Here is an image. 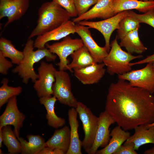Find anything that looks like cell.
I'll list each match as a JSON object with an SVG mask.
<instances>
[{
	"instance_id": "1",
	"label": "cell",
	"mask_w": 154,
	"mask_h": 154,
	"mask_svg": "<svg viewBox=\"0 0 154 154\" xmlns=\"http://www.w3.org/2000/svg\"><path fill=\"white\" fill-rule=\"evenodd\" d=\"M105 110L124 130L134 129L154 122V96L118 79L109 87Z\"/></svg>"
},
{
	"instance_id": "2",
	"label": "cell",
	"mask_w": 154,
	"mask_h": 154,
	"mask_svg": "<svg viewBox=\"0 0 154 154\" xmlns=\"http://www.w3.org/2000/svg\"><path fill=\"white\" fill-rule=\"evenodd\" d=\"M38 15L37 25L28 39L56 28L69 21L71 17L65 9L52 1L43 3L38 10Z\"/></svg>"
},
{
	"instance_id": "3",
	"label": "cell",
	"mask_w": 154,
	"mask_h": 154,
	"mask_svg": "<svg viewBox=\"0 0 154 154\" xmlns=\"http://www.w3.org/2000/svg\"><path fill=\"white\" fill-rule=\"evenodd\" d=\"M34 41L31 39L27 40L23 52V58L20 63L12 70L22 79V82L27 84L31 79L34 83L38 78L35 71L34 64L45 58L48 61H54L57 56L51 53L46 47L34 50Z\"/></svg>"
},
{
	"instance_id": "4",
	"label": "cell",
	"mask_w": 154,
	"mask_h": 154,
	"mask_svg": "<svg viewBox=\"0 0 154 154\" xmlns=\"http://www.w3.org/2000/svg\"><path fill=\"white\" fill-rule=\"evenodd\" d=\"M117 39L116 37L112 42L111 48L103 62L106 67V71L111 76L121 75L129 72L132 70L129 65L130 62L143 57L141 55L134 56L122 50Z\"/></svg>"
},
{
	"instance_id": "5",
	"label": "cell",
	"mask_w": 154,
	"mask_h": 154,
	"mask_svg": "<svg viewBox=\"0 0 154 154\" xmlns=\"http://www.w3.org/2000/svg\"><path fill=\"white\" fill-rule=\"evenodd\" d=\"M81 121L84 133L82 146L87 153L92 146L99 125V117L82 102H78L75 108Z\"/></svg>"
},
{
	"instance_id": "6",
	"label": "cell",
	"mask_w": 154,
	"mask_h": 154,
	"mask_svg": "<svg viewBox=\"0 0 154 154\" xmlns=\"http://www.w3.org/2000/svg\"><path fill=\"white\" fill-rule=\"evenodd\" d=\"M55 76V81L52 87V95L60 103L76 108L78 102L72 92L69 74L65 70H56Z\"/></svg>"
},
{
	"instance_id": "7",
	"label": "cell",
	"mask_w": 154,
	"mask_h": 154,
	"mask_svg": "<svg viewBox=\"0 0 154 154\" xmlns=\"http://www.w3.org/2000/svg\"><path fill=\"white\" fill-rule=\"evenodd\" d=\"M118 78L127 81L132 86L143 89L152 94L154 93V70L152 63H147L141 69L131 70L118 75Z\"/></svg>"
},
{
	"instance_id": "8",
	"label": "cell",
	"mask_w": 154,
	"mask_h": 154,
	"mask_svg": "<svg viewBox=\"0 0 154 154\" xmlns=\"http://www.w3.org/2000/svg\"><path fill=\"white\" fill-rule=\"evenodd\" d=\"M84 45L81 39H73L69 36L60 42L51 44L47 43L46 45V47L51 53L58 56L59 62L56 64L59 70H68V56Z\"/></svg>"
},
{
	"instance_id": "9",
	"label": "cell",
	"mask_w": 154,
	"mask_h": 154,
	"mask_svg": "<svg viewBox=\"0 0 154 154\" xmlns=\"http://www.w3.org/2000/svg\"><path fill=\"white\" fill-rule=\"evenodd\" d=\"M56 69L51 63L42 61L38 69V78L33 87L40 98L52 95V87L55 81Z\"/></svg>"
},
{
	"instance_id": "10",
	"label": "cell",
	"mask_w": 154,
	"mask_h": 154,
	"mask_svg": "<svg viewBox=\"0 0 154 154\" xmlns=\"http://www.w3.org/2000/svg\"><path fill=\"white\" fill-rule=\"evenodd\" d=\"M128 11H125L117 13L113 16L103 20L97 21H83L77 23L88 27L89 28L96 29L103 35L105 40V46L108 52L110 49V40L114 31L117 29L121 20L128 14Z\"/></svg>"
},
{
	"instance_id": "11",
	"label": "cell",
	"mask_w": 154,
	"mask_h": 154,
	"mask_svg": "<svg viewBox=\"0 0 154 154\" xmlns=\"http://www.w3.org/2000/svg\"><path fill=\"white\" fill-rule=\"evenodd\" d=\"M25 118V116L18 108L16 96H14L9 100L5 110L0 116V128L8 125L13 126L14 132L18 138Z\"/></svg>"
},
{
	"instance_id": "12",
	"label": "cell",
	"mask_w": 154,
	"mask_h": 154,
	"mask_svg": "<svg viewBox=\"0 0 154 154\" xmlns=\"http://www.w3.org/2000/svg\"><path fill=\"white\" fill-rule=\"evenodd\" d=\"M99 125L93 144L88 154H95L100 147L104 148L108 144L110 139L109 128L115 123L113 118L105 110L100 114Z\"/></svg>"
},
{
	"instance_id": "13",
	"label": "cell",
	"mask_w": 154,
	"mask_h": 154,
	"mask_svg": "<svg viewBox=\"0 0 154 154\" xmlns=\"http://www.w3.org/2000/svg\"><path fill=\"white\" fill-rule=\"evenodd\" d=\"M29 0H0V19L7 17L4 27L21 18L26 12Z\"/></svg>"
},
{
	"instance_id": "14",
	"label": "cell",
	"mask_w": 154,
	"mask_h": 154,
	"mask_svg": "<svg viewBox=\"0 0 154 154\" xmlns=\"http://www.w3.org/2000/svg\"><path fill=\"white\" fill-rule=\"evenodd\" d=\"M89 28L86 26L76 24V33L80 37L84 45L97 63H102L108 52L104 46H100L92 37Z\"/></svg>"
},
{
	"instance_id": "15",
	"label": "cell",
	"mask_w": 154,
	"mask_h": 154,
	"mask_svg": "<svg viewBox=\"0 0 154 154\" xmlns=\"http://www.w3.org/2000/svg\"><path fill=\"white\" fill-rule=\"evenodd\" d=\"M75 33V23L72 21L69 20L56 28L37 36L34 41V47L38 49L44 48L48 42L58 40Z\"/></svg>"
},
{
	"instance_id": "16",
	"label": "cell",
	"mask_w": 154,
	"mask_h": 154,
	"mask_svg": "<svg viewBox=\"0 0 154 154\" xmlns=\"http://www.w3.org/2000/svg\"><path fill=\"white\" fill-rule=\"evenodd\" d=\"M104 64L95 63L85 68L73 70L75 76L84 85L98 83L104 75L106 69Z\"/></svg>"
},
{
	"instance_id": "17",
	"label": "cell",
	"mask_w": 154,
	"mask_h": 154,
	"mask_svg": "<svg viewBox=\"0 0 154 154\" xmlns=\"http://www.w3.org/2000/svg\"><path fill=\"white\" fill-rule=\"evenodd\" d=\"M114 14L113 7V0H99L94 6L82 15L73 19L75 23L96 18L106 19Z\"/></svg>"
},
{
	"instance_id": "18",
	"label": "cell",
	"mask_w": 154,
	"mask_h": 154,
	"mask_svg": "<svg viewBox=\"0 0 154 154\" xmlns=\"http://www.w3.org/2000/svg\"><path fill=\"white\" fill-rule=\"evenodd\" d=\"M78 114L75 108L69 109L68 112L70 126V143L69 149L66 154H82V141L79 139L78 129L79 126L77 119Z\"/></svg>"
},
{
	"instance_id": "19",
	"label": "cell",
	"mask_w": 154,
	"mask_h": 154,
	"mask_svg": "<svg viewBox=\"0 0 154 154\" xmlns=\"http://www.w3.org/2000/svg\"><path fill=\"white\" fill-rule=\"evenodd\" d=\"M135 132L124 144L132 143L134 149L138 151L141 146L145 144H154V126L148 127L147 125H141L134 128Z\"/></svg>"
},
{
	"instance_id": "20",
	"label": "cell",
	"mask_w": 154,
	"mask_h": 154,
	"mask_svg": "<svg viewBox=\"0 0 154 154\" xmlns=\"http://www.w3.org/2000/svg\"><path fill=\"white\" fill-rule=\"evenodd\" d=\"M113 7L115 15L123 11L133 9L144 13L154 9V1L113 0Z\"/></svg>"
},
{
	"instance_id": "21",
	"label": "cell",
	"mask_w": 154,
	"mask_h": 154,
	"mask_svg": "<svg viewBox=\"0 0 154 154\" xmlns=\"http://www.w3.org/2000/svg\"><path fill=\"white\" fill-rule=\"evenodd\" d=\"M110 135L112 138L108 145L103 149L98 150L96 154H114L131 136V134L117 125L112 129Z\"/></svg>"
},
{
	"instance_id": "22",
	"label": "cell",
	"mask_w": 154,
	"mask_h": 154,
	"mask_svg": "<svg viewBox=\"0 0 154 154\" xmlns=\"http://www.w3.org/2000/svg\"><path fill=\"white\" fill-rule=\"evenodd\" d=\"M70 143V129L67 126L56 130L53 135L46 142V147L56 149L65 153L68 151Z\"/></svg>"
},
{
	"instance_id": "23",
	"label": "cell",
	"mask_w": 154,
	"mask_h": 154,
	"mask_svg": "<svg viewBox=\"0 0 154 154\" xmlns=\"http://www.w3.org/2000/svg\"><path fill=\"white\" fill-rule=\"evenodd\" d=\"M57 100L54 96L42 97L39 99L40 103L44 105L46 111L48 124L55 129L62 127L66 123L65 119L58 117L55 113L54 106Z\"/></svg>"
},
{
	"instance_id": "24",
	"label": "cell",
	"mask_w": 154,
	"mask_h": 154,
	"mask_svg": "<svg viewBox=\"0 0 154 154\" xmlns=\"http://www.w3.org/2000/svg\"><path fill=\"white\" fill-rule=\"evenodd\" d=\"M70 56L72 60L68 66V70L71 72H73L72 70L80 69L96 63L84 45L74 51Z\"/></svg>"
},
{
	"instance_id": "25",
	"label": "cell",
	"mask_w": 154,
	"mask_h": 154,
	"mask_svg": "<svg viewBox=\"0 0 154 154\" xmlns=\"http://www.w3.org/2000/svg\"><path fill=\"white\" fill-rule=\"evenodd\" d=\"M139 28L131 31L121 39L119 45L124 47L127 52L131 54H141L147 48L141 41L138 35Z\"/></svg>"
},
{
	"instance_id": "26",
	"label": "cell",
	"mask_w": 154,
	"mask_h": 154,
	"mask_svg": "<svg viewBox=\"0 0 154 154\" xmlns=\"http://www.w3.org/2000/svg\"><path fill=\"white\" fill-rule=\"evenodd\" d=\"M27 137L28 141L21 137L17 138L21 144L22 154H38L46 147L44 139L40 135H29Z\"/></svg>"
},
{
	"instance_id": "27",
	"label": "cell",
	"mask_w": 154,
	"mask_h": 154,
	"mask_svg": "<svg viewBox=\"0 0 154 154\" xmlns=\"http://www.w3.org/2000/svg\"><path fill=\"white\" fill-rule=\"evenodd\" d=\"M0 52L5 57L9 58L13 63L19 64L23 60V51L16 48L11 41L1 37L0 39Z\"/></svg>"
},
{
	"instance_id": "28",
	"label": "cell",
	"mask_w": 154,
	"mask_h": 154,
	"mask_svg": "<svg viewBox=\"0 0 154 154\" xmlns=\"http://www.w3.org/2000/svg\"><path fill=\"white\" fill-rule=\"evenodd\" d=\"M3 142L7 147L9 154L21 153L20 142L17 139L14 131L10 125H6L2 128Z\"/></svg>"
},
{
	"instance_id": "29",
	"label": "cell",
	"mask_w": 154,
	"mask_h": 154,
	"mask_svg": "<svg viewBox=\"0 0 154 154\" xmlns=\"http://www.w3.org/2000/svg\"><path fill=\"white\" fill-rule=\"evenodd\" d=\"M140 23L137 19L128 13L120 22L116 37L117 39H120L129 32L139 28Z\"/></svg>"
},
{
	"instance_id": "30",
	"label": "cell",
	"mask_w": 154,
	"mask_h": 154,
	"mask_svg": "<svg viewBox=\"0 0 154 154\" xmlns=\"http://www.w3.org/2000/svg\"><path fill=\"white\" fill-rule=\"evenodd\" d=\"M2 84L0 88V108L7 102L12 97L19 95L22 91L20 86L13 87L8 85V80L4 78L1 81Z\"/></svg>"
},
{
	"instance_id": "31",
	"label": "cell",
	"mask_w": 154,
	"mask_h": 154,
	"mask_svg": "<svg viewBox=\"0 0 154 154\" xmlns=\"http://www.w3.org/2000/svg\"><path fill=\"white\" fill-rule=\"evenodd\" d=\"M128 13L137 19L140 23H146L154 28V9L142 14L136 13L131 10H128Z\"/></svg>"
},
{
	"instance_id": "32",
	"label": "cell",
	"mask_w": 154,
	"mask_h": 154,
	"mask_svg": "<svg viewBox=\"0 0 154 154\" xmlns=\"http://www.w3.org/2000/svg\"><path fill=\"white\" fill-rule=\"evenodd\" d=\"M99 0H74L78 16L84 14L92 5L95 4Z\"/></svg>"
},
{
	"instance_id": "33",
	"label": "cell",
	"mask_w": 154,
	"mask_h": 154,
	"mask_svg": "<svg viewBox=\"0 0 154 154\" xmlns=\"http://www.w3.org/2000/svg\"><path fill=\"white\" fill-rule=\"evenodd\" d=\"M65 9L71 17H76L78 14L74 0H52Z\"/></svg>"
},
{
	"instance_id": "34",
	"label": "cell",
	"mask_w": 154,
	"mask_h": 154,
	"mask_svg": "<svg viewBox=\"0 0 154 154\" xmlns=\"http://www.w3.org/2000/svg\"><path fill=\"white\" fill-rule=\"evenodd\" d=\"M134 149V145L132 143L124 144L118 149L114 154H137Z\"/></svg>"
},
{
	"instance_id": "35",
	"label": "cell",
	"mask_w": 154,
	"mask_h": 154,
	"mask_svg": "<svg viewBox=\"0 0 154 154\" xmlns=\"http://www.w3.org/2000/svg\"><path fill=\"white\" fill-rule=\"evenodd\" d=\"M6 58L0 52V73L4 75L7 74L8 70L13 66L12 62Z\"/></svg>"
},
{
	"instance_id": "36",
	"label": "cell",
	"mask_w": 154,
	"mask_h": 154,
	"mask_svg": "<svg viewBox=\"0 0 154 154\" xmlns=\"http://www.w3.org/2000/svg\"><path fill=\"white\" fill-rule=\"evenodd\" d=\"M38 154H65V153L60 149L46 147L39 152Z\"/></svg>"
},
{
	"instance_id": "37",
	"label": "cell",
	"mask_w": 154,
	"mask_h": 154,
	"mask_svg": "<svg viewBox=\"0 0 154 154\" xmlns=\"http://www.w3.org/2000/svg\"><path fill=\"white\" fill-rule=\"evenodd\" d=\"M154 62V54L147 56L141 60L133 63H130L129 65L132 66L136 65L141 64L145 63H153Z\"/></svg>"
},
{
	"instance_id": "38",
	"label": "cell",
	"mask_w": 154,
	"mask_h": 154,
	"mask_svg": "<svg viewBox=\"0 0 154 154\" xmlns=\"http://www.w3.org/2000/svg\"><path fill=\"white\" fill-rule=\"evenodd\" d=\"M143 153L144 154H154V146L150 149L145 150Z\"/></svg>"
},
{
	"instance_id": "39",
	"label": "cell",
	"mask_w": 154,
	"mask_h": 154,
	"mask_svg": "<svg viewBox=\"0 0 154 154\" xmlns=\"http://www.w3.org/2000/svg\"><path fill=\"white\" fill-rule=\"evenodd\" d=\"M3 141V135L2 132V129L0 128V147H2V142Z\"/></svg>"
},
{
	"instance_id": "40",
	"label": "cell",
	"mask_w": 154,
	"mask_h": 154,
	"mask_svg": "<svg viewBox=\"0 0 154 154\" xmlns=\"http://www.w3.org/2000/svg\"><path fill=\"white\" fill-rule=\"evenodd\" d=\"M147 126L148 127L152 126H154V122L150 124L147 125Z\"/></svg>"
},
{
	"instance_id": "41",
	"label": "cell",
	"mask_w": 154,
	"mask_h": 154,
	"mask_svg": "<svg viewBox=\"0 0 154 154\" xmlns=\"http://www.w3.org/2000/svg\"><path fill=\"white\" fill-rule=\"evenodd\" d=\"M141 1H152L153 0H139Z\"/></svg>"
},
{
	"instance_id": "42",
	"label": "cell",
	"mask_w": 154,
	"mask_h": 154,
	"mask_svg": "<svg viewBox=\"0 0 154 154\" xmlns=\"http://www.w3.org/2000/svg\"><path fill=\"white\" fill-rule=\"evenodd\" d=\"M152 66L153 69L154 70V62L152 63Z\"/></svg>"
},
{
	"instance_id": "43",
	"label": "cell",
	"mask_w": 154,
	"mask_h": 154,
	"mask_svg": "<svg viewBox=\"0 0 154 154\" xmlns=\"http://www.w3.org/2000/svg\"><path fill=\"white\" fill-rule=\"evenodd\" d=\"M2 151L1 150V149H0V154H2Z\"/></svg>"
}]
</instances>
